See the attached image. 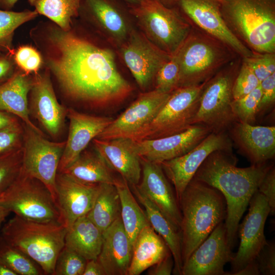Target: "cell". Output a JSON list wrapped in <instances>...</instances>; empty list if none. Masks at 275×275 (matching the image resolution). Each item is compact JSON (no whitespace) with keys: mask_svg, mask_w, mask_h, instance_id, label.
I'll list each match as a JSON object with an SVG mask.
<instances>
[{"mask_svg":"<svg viewBox=\"0 0 275 275\" xmlns=\"http://www.w3.org/2000/svg\"><path fill=\"white\" fill-rule=\"evenodd\" d=\"M229 129L231 139L252 164H262L274 157V126H255L237 121Z\"/></svg>","mask_w":275,"mask_h":275,"instance_id":"24","label":"cell"},{"mask_svg":"<svg viewBox=\"0 0 275 275\" xmlns=\"http://www.w3.org/2000/svg\"><path fill=\"white\" fill-rule=\"evenodd\" d=\"M129 186L135 198L144 207L150 226L163 239L172 255L174 262L172 273L181 275L183 262L180 231L150 200L138 191L135 185Z\"/></svg>","mask_w":275,"mask_h":275,"instance_id":"29","label":"cell"},{"mask_svg":"<svg viewBox=\"0 0 275 275\" xmlns=\"http://www.w3.org/2000/svg\"><path fill=\"white\" fill-rule=\"evenodd\" d=\"M29 96L30 113L50 136L58 139L65 126L67 108L58 102L47 68L33 74Z\"/></svg>","mask_w":275,"mask_h":275,"instance_id":"16","label":"cell"},{"mask_svg":"<svg viewBox=\"0 0 275 275\" xmlns=\"http://www.w3.org/2000/svg\"><path fill=\"white\" fill-rule=\"evenodd\" d=\"M211 132L201 125H194L186 130L170 136L134 141L141 158L160 164L186 153Z\"/></svg>","mask_w":275,"mask_h":275,"instance_id":"21","label":"cell"},{"mask_svg":"<svg viewBox=\"0 0 275 275\" xmlns=\"http://www.w3.org/2000/svg\"><path fill=\"white\" fill-rule=\"evenodd\" d=\"M133 245L123 226L121 216L103 232V241L97 260L106 275H127Z\"/></svg>","mask_w":275,"mask_h":275,"instance_id":"25","label":"cell"},{"mask_svg":"<svg viewBox=\"0 0 275 275\" xmlns=\"http://www.w3.org/2000/svg\"><path fill=\"white\" fill-rule=\"evenodd\" d=\"M17 69L13 55L7 52H0V85L7 81Z\"/></svg>","mask_w":275,"mask_h":275,"instance_id":"48","label":"cell"},{"mask_svg":"<svg viewBox=\"0 0 275 275\" xmlns=\"http://www.w3.org/2000/svg\"><path fill=\"white\" fill-rule=\"evenodd\" d=\"M0 275H16V274L8 267L0 262Z\"/></svg>","mask_w":275,"mask_h":275,"instance_id":"54","label":"cell"},{"mask_svg":"<svg viewBox=\"0 0 275 275\" xmlns=\"http://www.w3.org/2000/svg\"><path fill=\"white\" fill-rule=\"evenodd\" d=\"M215 1H216L219 4H221V3H223L225 0H215Z\"/></svg>","mask_w":275,"mask_h":275,"instance_id":"58","label":"cell"},{"mask_svg":"<svg viewBox=\"0 0 275 275\" xmlns=\"http://www.w3.org/2000/svg\"><path fill=\"white\" fill-rule=\"evenodd\" d=\"M19 0H0V9L12 10Z\"/></svg>","mask_w":275,"mask_h":275,"instance_id":"53","label":"cell"},{"mask_svg":"<svg viewBox=\"0 0 275 275\" xmlns=\"http://www.w3.org/2000/svg\"><path fill=\"white\" fill-rule=\"evenodd\" d=\"M95 151L109 167L118 173L129 185L139 184L142 175L141 157L134 141L126 138L92 141Z\"/></svg>","mask_w":275,"mask_h":275,"instance_id":"23","label":"cell"},{"mask_svg":"<svg viewBox=\"0 0 275 275\" xmlns=\"http://www.w3.org/2000/svg\"><path fill=\"white\" fill-rule=\"evenodd\" d=\"M132 6L139 4L142 0H124Z\"/></svg>","mask_w":275,"mask_h":275,"instance_id":"57","label":"cell"},{"mask_svg":"<svg viewBox=\"0 0 275 275\" xmlns=\"http://www.w3.org/2000/svg\"><path fill=\"white\" fill-rule=\"evenodd\" d=\"M259 272L255 260L237 272L235 275H259Z\"/></svg>","mask_w":275,"mask_h":275,"instance_id":"52","label":"cell"},{"mask_svg":"<svg viewBox=\"0 0 275 275\" xmlns=\"http://www.w3.org/2000/svg\"><path fill=\"white\" fill-rule=\"evenodd\" d=\"M170 93L154 89L140 94L96 138L103 140L116 138H126L133 141L141 140Z\"/></svg>","mask_w":275,"mask_h":275,"instance_id":"12","label":"cell"},{"mask_svg":"<svg viewBox=\"0 0 275 275\" xmlns=\"http://www.w3.org/2000/svg\"><path fill=\"white\" fill-rule=\"evenodd\" d=\"M38 15L34 9L19 12L0 9V52H7L13 55L14 50L13 39L15 30Z\"/></svg>","mask_w":275,"mask_h":275,"instance_id":"35","label":"cell"},{"mask_svg":"<svg viewBox=\"0 0 275 275\" xmlns=\"http://www.w3.org/2000/svg\"><path fill=\"white\" fill-rule=\"evenodd\" d=\"M81 0H28L39 15L48 18L62 30L71 29L73 19L79 15Z\"/></svg>","mask_w":275,"mask_h":275,"instance_id":"34","label":"cell"},{"mask_svg":"<svg viewBox=\"0 0 275 275\" xmlns=\"http://www.w3.org/2000/svg\"><path fill=\"white\" fill-rule=\"evenodd\" d=\"M225 222L219 223L183 264L181 275H230L224 267L233 255Z\"/></svg>","mask_w":275,"mask_h":275,"instance_id":"17","label":"cell"},{"mask_svg":"<svg viewBox=\"0 0 275 275\" xmlns=\"http://www.w3.org/2000/svg\"><path fill=\"white\" fill-rule=\"evenodd\" d=\"M24 129L20 122L0 130V155L22 148Z\"/></svg>","mask_w":275,"mask_h":275,"instance_id":"44","label":"cell"},{"mask_svg":"<svg viewBox=\"0 0 275 275\" xmlns=\"http://www.w3.org/2000/svg\"><path fill=\"white\" fill-rule=\"evenodd\" d=\"M102 241L103 232L85 215L67 229L64 246L89 260L97 259Z\"/></svg>","mask_w":275,"mask_h":275,"instance_id":"31","label":"cell"},{"mask_svg":"<svg viewBox=\"0 0 275 275\" xmlns=\"http://www.w3.org/2000/svg\"><path fill=\"white\" fill-rule=\"evenodd\" d=\"M101 186L83 183L64 173H57L54 200L62 223L67 229L90 211Z\"/></svg>","mask_w":275,"mask_h":275,"instance_id":"19","label":"cell"},{"mask_svg":"<svg viewBox=\"0 0 275 275\" xmlns=\"http://www.w3.org/2000/svg\"><path fill=\"white\" fill-rule=\"evenodd\" d=\"M259 272L261 275L275 274V243L274 241H267L260 250L255 259Z\"/></svg>","mask_w":275,"mask_h":275,"instance_id":"45","label":"cell"},{"mask_svg":"<svg viewBox=\"0 0 275 275\" xmlns=\"http://www.w3.org/2000/svg\"><path fill=\"white\" fill-rule=\"evenodd\" d=\"M171 254L163 239L149 225L138 235L127 275H139Z\"/></svg>","mask_w":275,"mask_h":275,"instance_id":"28","label":"cell"},{"mask_svg":"<svg viewBox=\"0 0 275 275\" xmlns=\"http://www.w3.org/2000/svg\"><path fill=\"white\" fill-rule=\"evenodd\" d=\"M253 70L260 82L275 72V53L254 52L251 57L243 58Z\"/></svg>","mask_w":275,"mask_h":275,"instance_id":"43","label":"cell"},{"mask_svg":"<svg viewBox=\"0 0 275 275\" xmlns=\"http://www.w3.org/2000/svg\"><path fill=\"white\" fill-rule=\"evenodd\" d=\"M220 6L227 26L246 47L275 53L274 0H225Z\"/></svg>","mask_w":275,"mask_h":275,"instance_id":"4","label":"cell"},{"mask_svg":"<svg viewBox=\"0 0 275 275\" xmlns=\"http://www.w3.org/2000/svg\"><path fill=\"white\" fill-rule=\"evenodd\" d=\"M162 4L166 6L170 7L176 2H177L178 0H158Z\"/></svg>","mask_w":275,"mask_h":275,"instance_id":"56","label":"cell"},{"mask_svg":"<svg viewBox=\"0 0 275 275\" xmlns=\"http://www.w3.org/2000/svg\"><path fill=\"white\" fill-rule=\"evenodd\" d=\"M80 14L95 22L117 42L123 43L131 30L124 13L112 0H81Z\"/></svg>","mask_w":275,"mask_h":275,"instance_id":"26","label":"cell"},{"mask_svg":"<svg viewBox=\"0 0 275 275\" xmlns=\"http://www.w3.org/2000/svg\"><path fill=\"white\" fill-rule=\"evenodd\" d=\"M131 12L146 37L170 56L177 51L192 29L177 11L158 0H142L132 6Z\"/></svg>","mask_w":275,"mask_h":275,"instance_id":"7","label":"cell"},{"mask_svg":"<svg viewBox=\"0 0 275 275\" xmlns=\"http://www.w3.org/2000/svg\"><path fill=\"white\" fill-rule=\"evenodd\" d=\"M260 84V81L253 70L243 61L233 82V99H239L249 94Z\"/></svg>","mask_w":275,"mask_h":275,"instance_id":"42","label":"cell"},{"mask_svg":"<svg viewBox=\"0 0 275 275\" xmlns=\"http://www.w3.org/2000/svg\"><path fill=\"white\" fill-rule=\"evenodd\" d=\"M53 23V22H52ZM44 64L70 100L95 109L121 103L133 88L118 71L115 54L54 23L44 28Z\"/></svg>","mask_w":275,"mask_h":275,"instance_id":"1","label":"cell"},{"mask_svg":"<svg viewBox=\"0 0 275 275\" xmlns=\"http://www.w3.org/2000/svg\"><path fill=\"white\" fill-rule=\"evenodd\" d=\"M261 97L258 114L273 105L275 102V72L260 82Z\"/></svg>","mask_w":275,"mask_h":275,"instance_id":"47","label":"cell"},{"mask_svg":"<svg viewBox=\"0 0 275 275\" xmlns=\"http://www.w3.org/2000/svg\"><path fill=\"white\" fill-rule=\"evenodd\" d=\"M183 11L202 31L218 40L242 58L254 52L246 47L230 30L215 0H178Z\"/></svg>","mask_w":275,"mask_h":275,"instance_id":"18","label":"cell"},{"mask_svg":"<svg viewBox=\"0 0 275 275\" xmlns=\"http://www.w3.org/2000/svg\"><path fill=\"white\" fill-rule=\"evenodd\" d=\"M23 126L21 170L42 182L54 200L56 178L66 141H49L44 134L24 123Z\"/></svg>","mask_w":275,"mask_h":275,"instance_id":"11","label":"cell"},{"mask_svg":"<svg viewBox=\"0 0 275 275\" xmlns=\"http://www.w3.org/2000/svg\"><path fill=\"white\" fill-rule=\"evenodd\" d=\"M33 82V74L25 73L17 68L13 75L0 85V109L11 114L37 132H43L30 117L28 97Z\"/></svg>","mask_w":275,"mask_h":275,"instance_id":"27","label":"cell"},{"mask_svg":"<svg viewBox=\"0 0 275 275\" xmlns=\"http://www.w3.org/2000/svg\"><path fill=\"white\" fill-rule=\"evenodd\" d=\"M67 117L69 120V133L58 173L69 167L89 143L96 138L114 120L111 117L87 115L73 108H67Z\"/></svg>","mask_w":275,"mask_h":275,"instance_id":"22","label":"cell"},{"mask_svg":"<svg viewBox=\"0 0 275 275\" xmlns=\"http://www.w3.org/2000/svg\"><path fill=\"white\" fill-rule=\"evenodd\" d=\"M0 205L25 219L62 224L49 190L42 182L21 169L12 183L0 195Z\"/></svg>","mask_w":275,"mask_h":275,"instance_id":"9","label":"cell"},{"mask_svg":"<svg viewBox=\"0 0 275 275\" xmlns=\"http://www.w3.org/2000/svg\"><path fill=\"white\" fill-rule=\"evenodd\" d=\"M0 262L16 275L44 274L41 268L24 253L0 237Z\"/></svg>","mask_w":275,"mask_h":275,"instance_id":"36","label":"cell"},{"mask_svg":"<svg viewBox=\"0 0 275 275\" xmlns=\"http://www.w3.org/2000/svg\"><path fill=\"white\" fill-rule=\"evenodd\" d=\"M258 191L266 199L270 208V214L275 213V169L273 166L268 171L261 182Z\"/></svg>","mask_w":275,"mask_h":275,"instance_id":"46","label":"cell"},{"mask_svg":"<svg viewBox=\"0 0 275 275\" xmlns=\"http://www.w3.org/2000/svg\"><path fill=\"white\" fill-rule=\"evenodd\" d=\"M174 262L172 254L148 268L149 275H170L173 272Z\"/></svg>","mask_w":275,"mask_h":275,"instance_id":"49","label":"cell"},{"mask_svg":"<svg viewBox=\"0 0 275 275\" xmlns=\"http://www.w3.org/2000/svg\"><path fill=\"white\" fill-rule=\"evenodd\" d=\"M232 152L215 151L204 161L194 179L219 191L226 203L225 224L228 243L232 249L240 221L264 177L272 166L266 163L246 168L236 166Z\"/></svg>","mask_w":275,"mask_h":275,"instance_id":"2","label":"cell"},{"mask_svg":"<svg viewBox=\"0 0 275 275\" xmlns=\"http://www.w3.org/2000/svg\"><path fill=\"white\" fill-rule=\"evenodd\" d=\"M18 118L0 109V130L19 122Z\"/></svg>","mask_w":275,"mask_h":275,"instance_id":"51","label":"cell"},{"mask_svg":"<svg viewBox=\"0 0 275 275\" xmlns=\"http://www.w3.org/2000/svg\"><path fill=\"white\" fill-rule=\"evenodd\" d=\"M236 54L222 42L197 28L174 54L179 67L178 88L201 84L232 61Z\"/></svg>","mask_w":275,"mask_h":275,"instance_id":"6","label":"cell"},{"mask_svg":"<svg viewBox=\"0 0 275 275\" xmlns=\"http://www.w3.org/2000/svg\"><path fill=\"white\" fill-rule=\"evenodd\" d=\"M219 150L232 152V141L225 132H211L186 153L160 163L174 187L178 201L206 158L213 152Z\"/></svg>","mask_w":275,"mask_h":275,"instance_id":"13","label":"cell"},{"mask_svg":"<svg viewBox=\"0 0 275 275\" xmlns=\"http://www.w3.org/2000/svg\"><path fill=\"white\" fill-rule=\"evenodd\" d=\"M179 67L174 54L164 63L157 71L155 79V89L161 92L170 93L178 88Z\"/></svg>","mask_w":275,"mask_h":275,"instance_id":"41","label":"cell"},{"mask_svg":"<svg viewBox=\"0 0 275 275\" xmlns=\"http://www.w3.org/2000/svg\"><path fill=\"white\" fill-rule=\"evenodd\" d=\"M82 275H106V273L97 259L87 260Z\"/></svg>","mask_w":275,"mask_h":275,"instance_id":"50","label":"cell"},{"mask_svg":"<svg viewBox=\"0 0 275 275\" xmlns=\"http://www.w3.org/2000/svg\"><path fill=\"white\" fill-rule=\"evenodd\" d=\"M207 81L198 85L179 87L172 91L141 140L177 134L194 125L201 96Z\"/></svg>","mask_w":275,"mask_h":275,"instance_id":"10","label":"cell"},{"mask_svg":"<svg viewBox=\"0 0 275 275\" xmlns=\"http://www.w3.org/2000/svg\"><path fill=\"white\" fill-rule=\"evenodd\" d=\"M66 231V227L58 222L35 221L15 215L2 226L0 237L34 261L44 274L53 275Z\"/></svg>","mask_w":275,"mask_h":275,"instance_id":"5","label":"cell"},{"mask_svg":"<svg viewBox=\"0 0 275 275\" xmlns=\"http://www.w3.org/2000/svg\"><path fill=\"white\" fill-rule=\"evenodd\" d=\"M86 215L102 232L121 216L120 200L115 185L101 184L94 205Z\"/></svg>","mask_w":275,"mask_h":275,"instance_id":"33","label":"cell"},{"mask_svg":"<svg viewBox=\"0 0 275 275\" xmlns=\"http://www.w3.org/2000/svg\"><path fill=\"white\" fill-rule=\"evenodd\" d=\"M10 213L9 210L0 205V228L2 227L3 223Z\"/></svg>","mask_w":275,"mask_h":275,"instance_id":"55","label":"cell"},{"mask_svg":"<svg viewBox=\"0 0 275 275\" xmlns=\"http://www.w3.org/2000/svg\"><path fill=\"white\" fill-rule=\"evenodd\" d=\"M115 185L120 200L121 221L133 245L141 230L150 224L145 211L138 203L127 182L121 176Z\"/></svg>","mask_w":275,"mask_h":275,"instance_id":"32","label":"cell"},{"mask_svg":"<svg viewBox=\"0 0 275 275\" xmlns=\"http://www.w3.org/2000/svg\"><path fill=\"white\" fill-rule=\"evenodd\" d=\"M121 52L124 62L143 90L150 86L159 68L171 56L134 30H131L122 44Z\"/></svg>","mask_w":275,"mask_h":275,"instance_id":"15","label":"cell"},{"mask_svg":"<svg viewBox=\"0 0 275 275\" xmlns=\"http://www.w3.org/2000/svg\"><path fill=\"white\" fill-rule=\"evenodd\" d=\"M22 147L0 155V195L12 183L22 167Z\"/></svg>","mask_w":275,"mask_h":275,"instance_id":"38","label":"cell"},{"mask_svg":"<svg viewBox=\"0 0 275 275\" xmlns=\"http://www.w3.org/2000/svg\"><path fill=\"white\" fill-rule=\"evenodd\" d=\"M87 261L64 246L57 258L53 275H82Z\"/></svg>","mask_w":275,"mask_h":275,"instance_id":"40","label":"cell"},{"mask_svg":"<svg viewBox=\"0 0 275 275\" xmlns=\"http://www.w3.org/2000/svg\"><path fill=\"white\" fill-rule=\"evenodd\" d=\"M181 213L180 231L183 264L227 215L222 193L204 182L193 179L178 201Z\"/></svg>","mask_w":275,"mask_h":275,"instance_id":"3","label":"cell"},{"mask_svg":"<svg viewBox=\"0 0 275 275\" xmlns=\"http://www.w3.org/2000/svg\"><path fill=\"white\" fill-rule=\"evenodd\" d=\"M238 62L232 61L206 83L193 125L207 127L211 132H225L237 122L231 102L232 87L239 69Z\"/></svg>","mask_w":275,"mask_h":275,"instance_id":"8","label":"cell"},{"mask_svg":"<svg viewBox=\"0 0 275 275\" xmlns=\"http://www.w3.org/2000/svg\"><path fill=\"white\" fill-rule=\"evenodd\" d=\"M261 97L260 84L257 88L245 96L233 99L231 108L237 121L253 124L258 114L259 105Z\"/></svg>","mask_w":275,"mask_h":275,"instance_id":"37","label":"cell"},{"mask_svg":"<svg viewBox=\"0 0 275 275\" xmlns=\"http://www.w3.org/2000/svg\"><path fill=\"white\" fill-rule=\"evenodd\" d=\"M83 183L115 185L119 178L104 159L96 151H84L63 172Z\"/></svg>","mask_w":275,"mask_h":275,"instance_id":"30","label":"cell"},{"mask_svg":"<svg viewBox=\"0 0 275 275\" xmlns=\"http://www.w3.org/2000/svg\"><path fill=\"white\" fill-rule=\"evenodd\" d=\"M141 159V178L135 187L180 231L181 213L179 203L160 164Z\"/></svg>","mask_w":275,"mask_h":275,"instance_id":"20","label":"cell"},{"mask_svg":"<svg viewBox=\"0 0 275 275\" xmlns=\"http://www.w3.org/2000/svg\"><path fill=\"white\" fill-rule=\"evenodd\" d=\"M249 205V211L238 227L240 243L237 253L230 261V274L235 275L253 261L267 242L264 227L270 210L266 199L257 190Z\"/></svg>","mask_w":275,"mask_h":275,"instance_id":"14","label":"cell"},{"mask_svg":"<svg viewBox=\"0 0 275 275\" xmlns=\"http://www.w3.org/2000/svg\"><path fill=\"white\" fill-rule=\"evenodd\" d=\"M13 58L16 67L29 75L38 73L44 65L41 53L29 45H21L14 49Z\"/></svg>","mask_w":275,"mask_h":275,"instance_id":"39","label":"cell"}]
</instances>
